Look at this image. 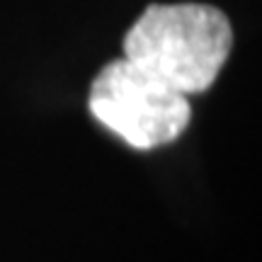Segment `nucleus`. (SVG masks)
I'll return each mask as SVG.
<instances>
[{"label":"nucleus","instance_id":"f257e3e1","mask_svg":"<svg viewBox=\"0 0 262 262\" xmlns=\"http://www.w3.org/2000/svg\"><path fill=\"white\" fill-rule=\"evenodd\" d=\"M231 49V22L206 3L150 5L124 37V58L187 97L214 85Z\"/></svg>","mask_w":262,"mask_h":262},{"label":"nucleus","instance_id":"f03ea898","mask_svg":"<svg viewBox=\"0 0 262 262\" xmlns=\"http://www.w3.org/2000/svg\"><path fill=\"white\" fill-rule=\"evenodd\" d=\"M88 107L104 129L139 150L172 143L192 117L187 95L124 56L95 75Z\"/></svg>","mask_w":262,"mask_h":262}]
</instances>
